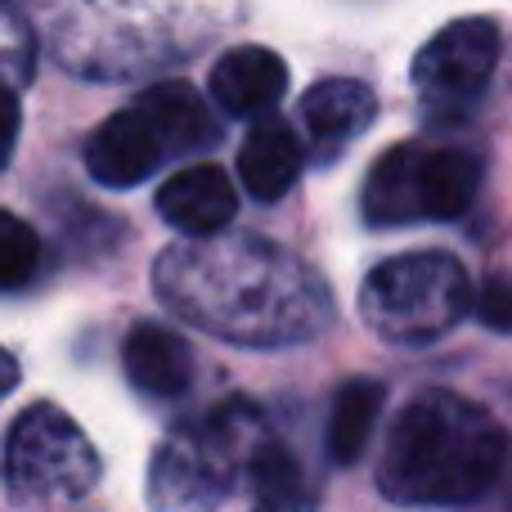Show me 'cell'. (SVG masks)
<instances>
[{
	"label": "cell",
	"instance_id": "obj_1",
	"mask_svg": "<svg viewBox=\"0 0 512 512\" xmlns=\"http://www.w3.org/2000/svg\"><path fill=\"white\" fill-rule=\"evenodd\" d=\"M153 292L180 324L252 351L301 346L333 324L324 279L261 234L176 243L153 261Z\"/></svg>",
	"mask_w": 512,
	"mask_h": 512
},
{
	"label": "cell",
	"instance_id": "obj_12",
	"mask_svg": "<svg viewBox=\"0 0 512 512\" xmlns=\"http://www.w3.org/2000/svg\"><path fill=\"white\" fill-rule=\"evenodd\" d=\"M301 167H306V149H301L297 131L279 117H261L239 149V180L256 203H279L283 194H292Z\"/></svg>",
	"mask_w": 512,
	"mask_h": 512
},
{
	"label": "cell",
	"instance_id": "obj_10",
	"mask_svg": "<svg viewBox=\"0 0 512 512\" xmlns=\"http://www.w3.org/2000/svg\"><path fill=\"white\" fill-rule=\"evenodd\" d=\"M288 90V68L265 45H234L212 68V99L230 117H261Z\"/></svg>",
	"mask_w": 512,
	"mask_h": 512
},
{
	"label": "cell",
	"instance_id": "obj_4",
	"mask_svg": "<svg viewBox=\"0 0 512 512\" xmlns=\"http://www.w3.org/2000/svg\"><path fill=\"white\" fill-rule=\"evenodd\" d=\"M221 140V122L207 99L185 81H158L131 108L113 113L86 140V171L108 189H131L158 176L171 158Z\"/></svg>",
	"mask_w": 512,
	"mask_h": 512
},
{
	"label": "cell",
	"instance_id": "obj_18",
	"mask_svg": "<svg viewBox=\"0 0 512 512\" xmlns=\"http://www.w3.org/2000/svg\"><path fill=\"white\" fill-rule=\"evenodd\" d=\"M477 315L495 333H512V270H495L477 288Z\"/></svg>",
	"mask_w": 512,
	"mask_h": 512
},
{
	"label": "cell",
	"instance_id": "obj_13",
	"mask_svg": "<svg viewBox=\"0 0 512 512\" xmlns=\"http://www.w3.org/2000/svg\"><path fill=\"white\" fill-rule=\"evenodd\" d=\"M373 117H378V95L355 77H324L301 99V122H306L310 140L324 149H342L346 140L364 135Z\"/></svg>",
	"mask_w": 512,
	"mask_h": 512
},
{
	"label": "cell",
	"instance_id": "obj_9",
	"mask_svg": "<svg viewBox=\"0 0 512 512\" xmlns=\"http://www.w3.org/2000/svg\"><path fill=\"white\" fill-rule=\"evenodd\" d=\"M158 212L176 234H185V243H203L230 230L234 212H239V189L212 162L176 171L171 180H162L158 189Z\"/></svg>",
	"mask_w": 512,
	"mask_h": 512
},
{
	"label": "cell",
	"instance_id": "obj_20",
	"mask_svg": "<svg viewBox=\"0 0 512 512\" xmlns=\"http://www.w3.org/2000/svg\"><path fill=\"white\" fill-rule=\"evenodd\" d=\"M14 387H18V360L5 351V346H0V400H5Z\"/></svg>",
	"mask_w": 512,
	"mask_h": 512
},
{
	"label": "cell",
	"instance_id": "obj_2",
	"mask_svg": "<svg viewBox=\"0 0 512 512\" xmlns=\"http://www.w3.org/2000/svg\"><path fill=\"white\" fill-rule=\"evenodd\" d=\"M508 463L495 414L454 391H423L387 427L378 490L400 508L477 504Z\"/></svg>",
	"mask_w": 512,
	"mask_h": 512
},
{
	"label": "cell",
	"instance_id": "obj_14",
	"mask_svg": "<svg viewBox=\"0 0 512 512\" xmlns=\"http://www.w3.org/2000/svg\"><path fill=\"white\" fill-rule=\"evenodd\" d=\"M378 414H382V382L351 378L337 387L324 432V454L333 468H355L364 459L373 432H378Z\"/></svg>",
	"mask_w": 512,
	"mask_h": 512
},
{
	"label": "cell",
	"instance_id": "obj_15",
	"mask_svg": "<svg viewBox=\"0 0 512 512\" xmlns=\"http://www.w3.org/2000/svg\"><path fill=\"white\" fill-rule=\"evenodd\" d=\"M252 512H315V490L301 459L283 441H265L248 468Z\"/></svg>",
	"mask_w": 512,
	"mask_h": 512
},
{
	"label": "cell",
	"instance_id": "obj_19",
	"mask_svg": "<svg viewBox=\"0 0 512 512\" xmlns=\"http://www.w3.org/2000/svg\"><path fill=\"white\" fill-rule=\"evenodd\" d=\"M14 140H18V95L0 90V167L14 153Z\"/></svg>",
	"mask_w": 512,
	"mask_h": 512
},
{
	"label": "cell",
	"instance_id": "obj_16",
	"mask_svg": "<svg viewBox=\"0 0 512 512\" xmlns=\"http://www.w3.org/2000/svg\"><path fill=\"white\" fill-rule=\"evenodd\" d=\"M45 265L41 234L14 212H0V292H23Z\"/></svg>",
	"mask_w": 512,
	"mask_h": 512
},
{
	"label": "cell",
	"instance_id": "obj_7",
	"mask_svg": "<svg viewBox=\"0 0 512 512\" xmlns=\"http://www.w3.org/2000/svg\"><path fill=\"white\" fill-rule=\"evenodd\" d=\"M481 189V158L468 149L396 144L373 162L360 212L373 230L418 221H459Z\"/></svg>",
	"mask_w": 512,
	"mask_h": 512
},
{
	"label": "cell",
	"instance_id": "obj_17",
	"mask_svg": "<svg viewBox=\"0 0 512 512\" xmlns=\"http://www.w3.org/2000/svg\"><path fill=\"white\" fill-rule=\"evenodd\" d=\"M36 77V32L18 9L0 5V90L18 95Z\"/></svg>",
	"mask_w": 512,
	"mask_h": 512
},
{
	"label": "cell",
	"instance_id": "obj_5",
	"mask_svg": "<svg viewBox=\"0 0 512 512\" xmlns=\"http://www.w3.org/2000/svg\"><path fill=\"white\" fill-rule=\"evenodd\" d=\"M477 306L472 279L450 252H405L369 270L360 315L391 346H427Z\"/></svg>",
	"mask_w": 512,
	"mask_h": 512
},
{
	"label": "cell",
	"instance_id": "obj_11",
	"mask_svg": "<svg viewBox=\"0 0 512 512\" xmlns=\"http://www.w3.org/2000/svg\"><path fill=\"white\" fill-rule=\"evenodd\" d=\"M126 378L149 400H176L194 382V351L176 328L162 324H135L122 342Z\"/></svg>",
	"mask_w": 512,
	"mask_h": 512
},
{
	"label": "cell",
	"instance_id": "obj_6",
	"mask_svg": "<svg viewBox=\"0 0 512 512\" xmlns=\"http://www.w3.org/2000/svg\"><path fill=\"white\" fill-rule=\"evenodd\" d=\"M99 481V454L90 436L59 405H27L14 418L0 454V486L14 508L45 512L77 504Z\"/></svg>",
	"mask_w": 512,
	"mask_h": 512
},
{
	"label": "cell",
	"instance_id": "obj_8",
	"mask_svg": "<svg viewBox=\"0 0 512 512\" xmlns=\"http://www.w3.org/2000/svg\"><path fill=\"white\" fill-rule=\"evenodd\" d=\"M499 63V27L490 18H459L441 27L414 59V90L436 117H463Z\"/></svg>",
	"mask_w": 512,
	"mask_h": 512
},
{
	"label": "cell",
	"instance_id": "obj_3",
	"mask_svg": "<svg viewBox=\"0 0 512 512\" xmlns=\"http://www.w3.org/2000/svg\"><path fill=\"white\" fill-rule=\"evenodd\" d=\"M265 441H274L270 423L248 400H225L180 423L153 454V512H216L239 481H248V468Z\"/></svg>",
	"mask_w": 512,
	"mask_h": 512
}]
</instances>
